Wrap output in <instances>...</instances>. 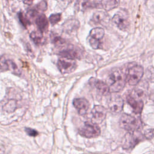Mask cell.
Segmentation results:
<instances>
[{"mask_svg": "<svg viewBox=\"0 0 154 154\" xmlns=\"http://www.w3.org/2000/svg\"><path fill=\"white\" fill-rule=\"evenodd\" d=\"M104 34V29L100 27H95L90 31L88 42L93 49H97L100 48L101 40L103 38Z\"/></svg>", "mask_w": 154, "mask_h": 154, "instance_id": "8992f818", "label": "cell"}, {"mask_svg": "<svg viewBox=\"0 0 154 154\" xmlns=\"http://www.w3.org/2000/svg\"><path fill=\"white\" fill-rule=\"evenodd\" d=\"M17 101L14 99H10L3 106V109L8 112H12L17 108Z\"/></svg>", "mask_w": 154, "mask_h": 154, "instance_id": "ffe728a7", "label": "cell"}, {"mask_svg": "<svg viewBox=\"0 0 154 154\" xmlns=\"http://www.w3.org/2000/svg\"><path fill=\"white\" fill-rule=\"evenodd\" d=\"M124 105L123 99L119 95L111 96L108 102V105L110 111L114 114H119L123 109Z\"/></svg>", "mask_w": 154, "mask_h": 154, "instance_id": "9c48e42d", "label": "cell"}, {"mask_svg": "<svg viewBox=\"0 0 154 154\" xmlns=\"http://www.w3.org/2000/svg\"><path fill=\"white\" fill-rule=\"evenodd\" d=\"M107 113L106 109L101 105H95L92 109L91 122L96 125L100 124L106 118Z\"/></svg>", "mask_w": 154, "mask_h": 154, "instance_id": "30bf717a", "label": "cell"}, {"mask_svg": "<svg viewBox=\"0 0 154 154\" xmlns=\"http://www.w3.org/2000/svg\"><path fill=\"white\" fill-rule=\"evenodd\" d=\"M75 7L78 10L81 11L94 8H101L100 0H78Z\"/></svg>", "mask_w": 154, "mask_h": 154, "instance_id": "4fadbf2b", "label": "cell"}, {"mask_svg": "<svg viewBox=\"0 0 154 154\" xmlns=\"http://www.w3.org/2000/svg\"><path fill=\"white\" fill-rule=\"evenodd\" d=\"M112 21L113 23L120 30H126L129 25V22L128 19L121 14H116L112 19Z\"/></svg>", "mask_w": 154, "mask_h": 154, "instance_id": "2e32d148", "label": "cell"}, {"mask_svg": "<svg viewBox=\"0 0 154 154\" xmlns=\"http://www.w3.org/2000/svg\"><path fill=\"white\" fill-rule=\"evenodd\" d=\"M126 82V73L121 69H117L112 72L106 81L110 93L119 92L125 87Z\"/></svg>", "mask_w": 154, "mask_h": 154, "instance_id": "6da1fadb", "label": "cell"}, {"mask_svg": "<svg viewBox=\"0 0 154 154\" xmlns=\"http://www.w3.org/2000/svg\"><path fill=\"white\" fill-rule=\"evenodd\" d=\"M18 17L19 19L20 20V22L22 23V25L25 28H26L28 26H29L31 25V22L29 21V20L25 17L22 13H18Z\"/></svg>", "mask_w": 154, "mask_h": 154, "instance_id": "44dd1931", "label": "cell"}, {"mask_svg": "<svg viewBox=\"0 0 154 154\" xmlns=\"http://www.w3.org/2000/svg\"><path fill=\"white\" fill-rule=\"evenodd\" d=\"M143 96V91L139 89L134 90L126 96L127 102L132 108L135 114H140L143 110L144 103L142 98Z\"/></svg>", "mask_w": 154, "mask_h": 154, "instance_id": "7a4b0ae2", "label": "cell"}, {"mask_svg": "<svg viewBox=\"0 0 154 154\" xmlns=\"http://www.w3.org/2000/svg\"><path fill=\"white\" fill-rule=\"evenodd\" d=\"M30 38L36 45H43L45 42V38L40 31H32L30 34Z\"/></svg>", "mask_w": 154, "mask_h": 154, "instance_id": "d6986e66", "label": "cell"}, {"mask_svg": "<svg viewBox=\"0 0 154 154\" xmlns=\"http://www.w3.org/2000/svg\"><path fill=\"white\" fill-rule=\"evenodd\" d=\"M144 74L143 67L138 64L131 65L126 71V82L131 85L137 84L141 79Z\"/></svg>", "mask_w": 154, "mask_h": 154, "instance_id": "277c9868", "label": "cell"}, {"mask_svg": "<svg viewBox=\"0 0 154 154\" xmlns=\"http://www.w3.org/2000/svg\"><path fill=\"white\" fill-rule=\"evenodd\" d=\"M144 136L149 140H154V129H148L144 132Z\"/></svg>", "mask_w": 154, "mask_h": 154, "instance_id": "cb8c5ba5", "label": "cell"}, {"mask_svg": "<svg viewBox=\"0 0 154 154\" xmlns=\"http://www.w3.org/2000/svg\"><path fill=\"white\" fill-rule=\"evenodd\" d=\"M144 138V136L138 131L128 132L125 135L122 141V147L125 150H132L140 143Z\"/></svg>", "mask_w": 154, "mask_h": 154, "instance_id": "5b68a950", "label": "cell"}, {"mask_svg": "<svg viewBox=\"0 0 154 154\" xmlns=\"http://www.w3.org/2000/svg\"><path fill=\"white\" fill-rule=\"evenodd\" d=\"M49 22L52 25H55L57 23L61 20V14L55 13L51 14L49 17Z\"/></svg>", "mask_w": 154, "mask_h": 154, "instance_id": "603a6c76", "label": "cell"}, {"mask_svg": "<svg viewBox=\"0 0 154 154\" xmlns=\"http://www.w3.org/2000/svg\"><path fill=\"white\" fill-rule=\"evenodd\" d=\"M120 126L129 132L139 131L141 128V123L137 118L128 114L124 113L119 120Z\"/></svg>", "mask_w": 154, "mask_h": 154, "instance_id": "3957f363", "label": "cell"}, {"mask_svg": "<svg viewBox=\"0 0 154 154\" xmlns=\"http://www.w3.org/2000/svg\"><path fill=\"white\" fill-rule=\"evenodd\" d=\"M57 67L62 74H67L75 70L77 64L75 60L61 57L57 61Z\"/></svg>", "mask_w": 154, "mask_h": 154, "instance_id": "ba28073f", "label": "cell"}, {"mask_svg": "<svg viewBox=\"0 0 154 154\" xmlns=\"http://www.w3.org/2000/svg\"><path fill=\"white\" fill-rule=\"evenodd\" d=\"M34 0H23V2L25 4H26V5H31L33 2Z\"/></svg>", "mask_w": 154, "mask_h": 154, "instance_id": "83f0119b", "label": "cell"}, {"mask_svg": "<svg viewBox=\"0 0 154 154\" xmlns=\"http://www.w3.org/2000/svg\"><path fill=\"white\" fill-rule=\"evenodd\" d=\"M64 47L59 51V54L65 58L73 60L81 58L82 54L80 50L75 48L73 46H63Z\"/></svg>", "mask_w": 154, "mask_h": 154, "instance_id": "8fae6325", "label": "cell"}, {"mask_svg": "<svg viewBox=\"0 0 154 154\" xmlns=\"http://www.w3.org/2000/svg\"><path fill=\"white\" fill-rule=\"evenodd\" d=\"M79 133L81 136L85 138H96L100 135V129L96 124L85 122L84 126L79 129Z\"/></svg>", "mask_w": 154, "mask_h": 154, "instance_id": "52a82bcc", "label": "cell"}, {"mask_svg": "<svg viewBox=\"0 0 154 154\" xmlns=\"http://www.w3.org/2000/svg\"><path fill=\"white\" fill-rule=\"evenodd\" d=\"M33 18L39 31L43 32L48 30L49 26L48 20L45 14L37 13Z\"/></svg>", "mask_w": 154, "mask_h": 154, "instance_id": "e0dca14e", "label": "cell"}, {"mask_svg": "<svg viewBox=\"0 0 154 154\" xmlns=\"http://www.w3.org/2000/svg\"><path fill=\"white\" fill-rule=\"evenodd\" d=\"M73 104L78 113L81 116L85 115L89 108V103L85 98L75 99L73 101Z\"/></svg>", "mask_w": 154, "mask_h": 154, "instance_id": "5bb4252c", "label": "cell"}, {"mask_svg": "<svg viewBox=\"0 0 154 154\" xmlns=\"http://www.w3.org/2000/svg\"><path fill=\"white\" fill-rule=\"evenodd\" d=\"M25 131L28 135H29L31 137H35L38 135L37 131H36L35 129H31L29 128H25Z\"/></svg>", "mask_w": 154, "mask_h": 154, "instance_id": "484cf974", "label": "cell"}, {"mask_svg": "<svg viewBox=\"0 0 154 154\" xmlns=\"http://www.w3.org/2000/svg\"><path fill=\"white\" fill-rule=\"evenodd\" d=\"M150 69L147 70V77L151 81L154 82V69L153 67H150Z\"/></svg>", "mask_w": 154, "mask_h": 154, "instance_id": "4316f807", "label": "cell"}, {"mask_svg": "<svg viewBox=\"0 0 154 154\" xmlns=\"http://www.w3.org/2000/svg\"><path fill=\"white\" fill-rule=\"evenodd\" d=\"M0 69H1V66H0Z\"/></svg>", "mask_w": 154, "mask_h": 154, "instance_id": "f1b7e54d", "label": "cell"}, {"mask_svg": "<svg viewBox=\"0 0 154 154\" xmlns=\"http://www.w3.org/2000/svg\"><path fill=\"white\" fill-rule=\"evenodd\" d=\"M52 38V42L53 43H54L57 46H63V45L65 44L66 41L63 38H61L60 36L58 35H51Z\"/></svg>", "mask_w": 154, "mask_h": 154, "instance_id": "7402d4cb", "label": "cell"}, {"mask_svg": "<svg viewBox=\"0 0 154 154\" xmlns=\"http://www.w3.org/2000/svg\"><path fill=\"white\" fill-rule=\"evenodd\" d=\"M0 66L1 68L8 70L14 74L19 75L21 73L20 69L18 67L15 62L11 59L6 58L4 55L0 57Z\"/></svg>", "mask_w": 154, "mask_h": 154, "instance_id": "7c38bea8", "label": "cell"}, {"mask_svg": "<svg viewBox=\"0 0 154 154\" xmlns=\"http://www.w3.org/2000/svg\"><path fill=\"white\" fill-rule=\"evenodd\" d=\"M108 15L103 11H99L95 12L90 20V23L91 25H96L98 24L103 25L108 22Z\"/></svg>", "mask_w": 154, "mask_h": 154, "instance_id": "9a60e30c", "label": "cell"}, {"mask_svg": "<svg viewBox=\"0 0 154 154\" xmlns=\"http://www.w3.org/2000/svg\"><path fill=\"white\" fill-rule=\"evenodd\" d=\"M36 8L40 11H45V10H47V8H48L47 2L45 1H42L36 5Z\"/></svg>", "mask_w": 154, "mask_h": 154, "instance_id": "d4e9b609", "label": "cell"}, {"mask_svg": "<svg viewBox=\"0 0 154 154\" xmlns=\"http://www.w3.org/2000/svg\"><path fill=\"white\" fill-rule=\"evenodd\" d=\"M90 84L95 88L97 91L102 94H106L109 91V88L106 83L96 78H91L90 79Z\"/></svg>", "mask_w": 154, "mask_h": 154, "instance_id": "ac0fdd59", "label": "cell"}]
</instances>
